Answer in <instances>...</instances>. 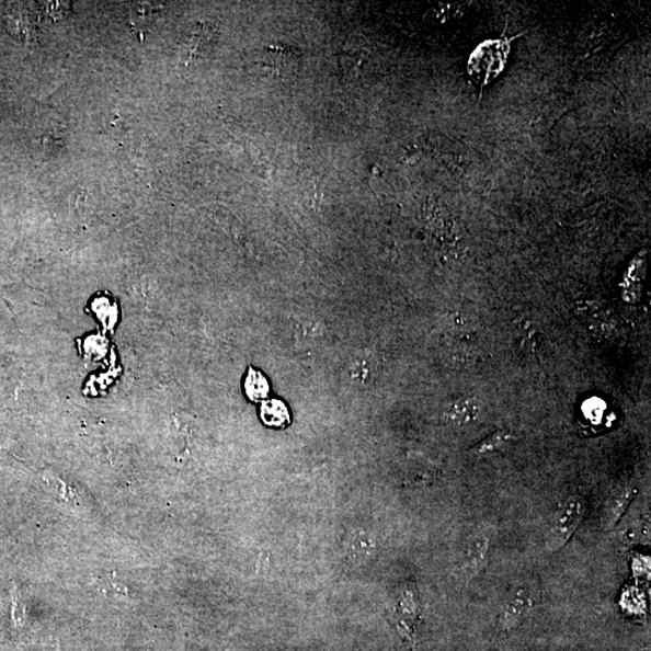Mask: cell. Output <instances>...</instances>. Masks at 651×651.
<instances>
[{"mask_svg":"<svg viewBox=\"0 0 651 651\" xmlns=\"http://www.w3.org/2000/svg\"><path fill=\"white\" fill-rule=\"evenodd\" d=\"M522 34L506 38L488 39L480 43L470 54L467 64V71L472 80L482 90L490 82L496 80L504 70L512 50V43Z\"/></svg>","mask_w":651,"mask_h":651,"instance_id":"cell-1","label":"cell"},{"mask_svg":"<svg viewBox=\"0 0 651 651\" xmlns=\"http://www.w3.org/2000/svg\"><path fill=\"white\" fill-rule=\"evenodd\" d=\"M585 512V500L582 496L567 499L555 515L546 537L549 551H558L570 541Z\"/></svg>","mask_w":651,"mask_h":651,"instance_id":"cell-2","label":"cell"},{"mask_svg":"<svg viewBox=\"0 0 651 651\" xmlns=\"http://www.w3.org/2000/svg\"><path fill=\"white\" fill-rule=\"evenodd\" d=\"M539 594L533 585L525 584L506 599L500 614L502 631H513L521 626L537 606Z\"/></svg>","mask_w":651,"mask_h":651,"instance_id":"cell-3","label":"cell"},{"mask_svg":"<svg viewBox=\"0 0 651 651\" xmlns=\"http://www.w3.org/2000/svg\"><path fill=\"white\" fill-rule=\"evenodd\" d=\"M217 28L213 23L198 22L193 24L180 42V55L185 64L191 60L207 56L216 43Z\"/></svg>","mask_w":651,"mask_h":651,"instance_id":"cell-4","label":"cell"},{"mask_svg":"<svg viewBox=\"0 0 651 651\" xmlns=\"http://www.w3.org/2000/svg\"><path fill=\"white\" fill-rule=\"evenodd\" d=\"M261 56L262 62L281 76L297 67L300 53L295 47L274 45L264 47Z\"/></svg>","mask_w":651,"mask_h":651,"instance_id":"cell-5","label":"cell"},{"mask_svg":"<svg viewBox=\"0 0 651 651\" xmlns=\"http://www.w3.org/2000/svg\"><path fill=\"white\" fill-rule=\"evenodd\" d=\"M636 494V490L632 488H625L619 492L615 493L614 496L608 499L605 510L602 513V527L605 529H612L619 523L621 516L629 509Z\"/></svg>","mask_w":651,"mask_h":651,"instance_id":"cell-6","label":"cell"},{"mask_svg":"<svg viewBox=\"0 0 651 651\" xmlns=\"http://www.w3.org/2000/svg\"><path fill=\"white\" fill-rule=\"evenodd\" d=\"M490 547L488 536L479 534L467 542L464 552V566L469 572L477 573L481 571L487 561V555Z\"/></svg>","mask_w":651,"mask_h":651,"instance_id":"cell-7","label":"cell"},{"mask_svg":"<svg viewBox=\"0 0 651 651\" xmlns=\"http://www.w3.org/2000/svg\"><path fill=\"white\" fill-rule=\"evenodd\" d=\"M261 418L265 425L283 427L289 421L287 408L281 401H265L261 408Z\"/></svg>","mask_w":651,"mask_h":651,"instance_id":"cell-8","label":"cell"},{"mask_svg":"<svg viewBox=\"0 0 651 651\" xmlns=\"http://www.w3.org/2000/svg\"><path fill=\"white\" fill-rule=\"evenodd\" d=\"M245 391L251 401L260 402L269 396V381L265 380L261 373L250 369L245 380Z\"/></svg>","mask_w":651,"mask_h":651,"instance_id":"cell-9","label":"cell"},{"mask_svg":"<svg viewBox=\"0 0 651 651\" xmlns=\"http://www.w3.org/2000/svg\"><path fill=\"white\" fill-rule=\"evenodd\" d=\"M478 415V408L472 401H458L455 402L449 412L448 416L456 425H467L469 422L476 420Z\"/></svg>","mask_w":651,"mask_h":651,"instance_id":"cell-10","label":"cell"},{"mask_svg":"<svg viewBox=\"0 0 651 651\" xmlns=\"http://www.w3.org/2000/svg\"><path fill=\"white\" fill-rule=\"evenodd\" d=\"M512 439L510 432L500 431L493 433L492 436L482 441L478 444L475 448L477 454H488L492 452H496L503 448L505 444H509Z\"/></svg>","mask_w":651,"mask_h":651,"instance_id":"cell-11","label":"cell"}]
</instances>
